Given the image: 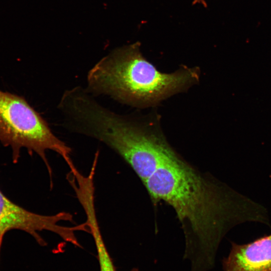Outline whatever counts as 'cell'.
<instances>
[{
	"label": "cell",
	"instance_id": "1",
	"mask_svg": "<svg viewBox=\"0 0 271 271\" xmlns=\"http://www.w3.org/2000/svg\"><path fill=\"white\" fill-rule=\"evenodd\" d=\"M143 184L154 203L162 200L175 210L184 230L185 257L191 261V271L211 268L221 240L234 223L255 220L248 214L262 220L260 212L244 207L254 203H240L246 199L240 200L242 196L179 155L161 165Z\"/></svg>",
	"mask_w": 271,
	"mask_h": 271
},
{
	"label": "cell",
	"instance_id": "2",
	"mask_svg": "<svg viewBox=\"0 0 271 271\" xmlns=\"http://www.w3.org/2000/svg\"><path fill=\"white\" fill-rule=\"evenodd\" d=\"M199 69L183 66L163 73L143 56L140 43L116 48L99 60L87 75V91L137 107L155 106L197 83Z\"/></svg>",
	"mask_w": 271,
	"mask_h": 271
},
{
	"label": "cell",
	"instance_id": "3",
	"mask_svg": "<svg viewBox=\"0 0 271 271\" xmlns=\"http://www.w3.org/2000/svg\"><path fill=\"white\" fill-rule=\"evenodd\" d=\"M0 142L12 150L13 161L18 162L21 149L34 152L42 160L50 174L52 169L46 152L54 151L66 163L72 161V150L53 132L46 121L19 95L0 89Z\"/></svg>",
	"mask_w": 271,
	"mask_h": 271
},
{
	"label": "cell",
	"instance_id": "4",
	"mask_svg": "<svg viewBox=\"0 0 271 271\" xmlns=\"http://www.w3.org/2000/svg\"><path fill=\"white\" fill-rule=\"evenodd\" d=\"M70 219V214L66 212L45 215L29 211L14 203L0 191V250L5 234L11 230L29 233L42 246L47 244L39 234L42 231L52 232L65 239L70 233V227L59 223L69 221Z\"/></svg>",
	"mask_w": 271,
	"mask_h": 271
},
{
	"label": "cell",
	"instance_id": "5",
	"mask_svg": "<svg viewBox=\"0 0 271 271\" xmlns=\"http://www.w3.org/2000/svg\"><path fill=\"white\" fill-rule=\"evenodd\" d=\"M223 271H271V234L244 244L232 243Z\"/></svg>",
	"mask_w": 271,
	"mask_h": 271
},
{
	"label": "cell",
	"instance_id": "6",
	"mask_svg": "<svg viewBox=\"0 0 271 271\" xmlns=\"http://www.w3.org/2000/svg\"><path fill=\"white\" fill-rule=\"evenodd\" d=\"M96 248L97 258L99 264L100 271H116L112 258L108 252L101 232H96L92 235ZM131 271H138L133 269Z\"/></svg>",
	"mask_w": 271,
	"mask_h": 271
},
{
	"label": "cell",
	"instance_id": "7",
	"mask_svg": "<svg viewBox=\"0 0 271 271\" xmlns=\"http://www.w3.org/2000/svg\"><path fill=\"white\" fill-rule=\"evenodd\" d=\"M197 4H200L203 5L205 7H207V4L205 2V0H194L193 2V5H195Z\"/></svg>",
	"mask_w": 271,
	"mask_h": 271
}]
</instances>
